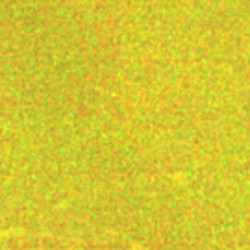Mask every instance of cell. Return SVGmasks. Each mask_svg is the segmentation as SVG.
I'll return each mask as SVG.
<instances>
[{
	"mask_svg": "<svg viewBox=\"0 0 250 250\" xmlns=\"http://www.w3.org/2000/svg\"><path fill=\"white\" fill-rule=\"evenodd\" d=\"M24 233L19 228H11V230H0V239H8V237H13V235H21Z\"/></svg>",
	"mask_w": 250,
	"mask_h": 250,
	"instance_id": "6da1fadb",
	"label": "cell"
}]
</instances>
